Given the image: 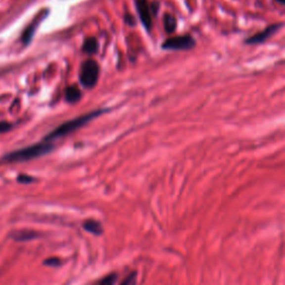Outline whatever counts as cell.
Masks as SVG:
<instances>
[{"instance_id":"6da1fadb","label":"cell","mask_w":285,"mask_h":285,"mask_svg":"<svg viewBox=\"0 0 285 285\" xmlns=\"http://www.w3.org/2000/svg\"><path fill=\"white\" fill-rule=\"evenodd\" d=\"M53 148V145L49 142H38V144L31 145L26 147V148L18 149L12 153H9L3 157L4 162H26V160L35 159L40 156H44L48 153H50Z\"/></svg>"},{"instance_id":"7a4b0ae2","label":"cell","mask_w":285,"mask_h":285,"mask_svg":"<svg viewBox=\"0 0 285 285\" xmlns=\"http://www.w3.org/2000/svg\"><path fill=\"white\" fill-rule=\"evenodd\" d=\"M101 113L102 110H95L93 111V113L83 115L80 116V117L71 119L69 122L61 124L59 127H57L55 131H52L50 134H48V135L45 137V142H50L52 140H56V138H60L62 136L68 135V134L77 131L78 128L84 126V125L87 124L88 122H91L94 118H96L97 116H99Z\"/></svg>"},{"instance_id":"3957f363","label":"cell","mask_w":285,"mask_h":285,"mask_svg":"<svg viewBox=\"0 0 285 285\" xmlns=\"http://www.w3.org/2000/svg\"><path fill=\"white\" fill-rule=\"evenodd\" d=\"M99 77V66L96 61L87 60L85 61L80 70V82L85 87L92 88L96 85Z\"/></svg>"},{"instance_id":"277c9868","label":"cell","mask_w":285,"mask_h":285,"mask_svg":"<svg viewBox=\"0 0 285 285\" xmlns=\"http://www.w3.org/2000/svg\"><path fill=\"white\" fill-rule=\"evenodd\" d=\"M195 46V40L189 35L176 36L169 38L163 44L164 49H175V50H186Z\"/></svg>"},{"instance_id":"5b68a950","label":"cell","mask_w":285,"mask_h":285,"mask_svg":"<svg viewBox=\"0 0 285 285\" xmlns=\"http://www.w3.org/2000/svg\"><path fill=\"white\" fill-rule=\"evenodd\" d=\"M137 10L140 12L141 20L147 30L151 28V9L147 0H137Z\"/></svg>"},{"instance_id":"8992f818","label":"cell","mask_w":285,"mask_h":285,"mask_svg":"<svg viewBox=\"0 0 285 285\" xmlns=\"http://www.w3.org/2000/svg\"><path fill=\"white\" fill-rule=\"evenodd\" d=\"M280 27L281 25H272L270 27H267L266 29L261 31V33L255 34L254 36H252L251 38H248L246 40V43L247 44H261L263 42H265V40H267V38H270L271 36L280 28Z\"/></svg>"},{"instance_id":"52a82bcc","label":"cell","mask_w":285,"mask_h":285,"mask_svg":"<svg viewBox=\"0 0 285 285\" xmlns=\"http://www.w3.org/2000/svg\"><path fill=\"white\" fill-rule=\"evenodd\" d=\"M45 16H46V13H45V15H43V12H42L37 18H36V19L33 22H31V24L28 27H27L26 30L24 31V34H22V37H21L22 43H24L25 45H28L30 43V40H31V38H33V36L35 34L36 28H37V26L39 25V22L42 21V19Z\"/></svg>"},{"instance_id":"ba28073f","label":"cell","mask_w":285,"mask_h":285,"mask_svg":"<svg viewBox=\"0 0 285 285\" xmlns=\"http://www.w3.org/2000/svg\"><path fill=\"white\" fill-rule=\"evenodd\" d=\"M12 238L16 239L17 242H26V240L34 239L36 238H38L39 234L35 231H18L15 232L12 235Z\"/></svg>"},{"instance_id":"9c48e42d","label":"cell","mask_w":285,"mask_h":285,"mask_svg":"<svg viewBox=\"0 0 285 285\" xmlns=\"http://www.w3.org/2000/svg\"><path fill=\"white\" fill-rule=\"evenodd\" d=\"M84 229L94 235H101L104 233V229H102L101 224L95 220H87L84 223Z\"/></svg>"},{"instance_id":"30bf717a","label":"cell","mask_w":285,"mask_h":285,"mask_svg":"<svg viewBox=\"0 0 285 285\" xmlns=\"http://www.w3.org/2000/svg\"><path fill=\"white\" fill-rule=\"evenodd\" d=\"M82 93L77 86H69L66 89V100L68 102H76L80 99Z\"/></svg>"},{"instance_id":"8fae6325","label":"cell","mask_w":285,"mask_h":285,"mask_svg":"<svg viewBox=\"0 0 285 285\" xmlns=\"http://www.w3.org/2000/svg\"><path fill=\"white\" fill-rule=\"evenodd\" d=\"M98 47H99V45H98L97 39L91 37L85 40L83 49H84V51L87 53H95L98 50Z\"/></svg>"},{"instance_id":"7c38bea8","label":"cell","mask_w":285,"mask_h":285,"mask_svg":"<svg viewBox=\"0 0 285 285\" xmlns=\"http://www.w3.org/2000/svg\"><path fill=\"white\" fill-rule=\"evenodd\" d=\"M164 26L167 33H173L176 29V19L171 13H167L164 17Z\"/></svg>"},{"instance_id":"4fadbf2b","label":"cell","mask_w":285,"mask_h":285,"mask_svg":"<svg viewBox=\"0 0 285 285\" xmlns=\"http://www.w3.org/2000/svg\"><path fill=\"white\" fill-rule=\"evenodd\" d=\"M116 281H117V274L110 273L108 275H106L104 279H101L97 285H115Z\"/></svg>"},{"instance_id":"5bb4252c","label":"cell","mask_w":285,"mask_h":285,"mask_svg":"<svg viewBox=\"0 0 285 285\" xmlns=\"http://www.w3.org/2000/svg\"><path fill=\"white\" fill-rule=\"evenodd\" d=\"M136 283H137V273L136 272H132V273L128 274L127 278L120 283V285H136Z\"/></svg>"},{"instance_id":"9a60e30c","label":"cell","mask_w":285,"mask_h":285,"mask_svg":"<svg viewBox=\"0 0 285 285\" xmlns=\"http://www.w3.org/2000/svg\"><path fill=\"white\" fill-rule=\"evenodd\" d=\"M17 181L19 183H22V184H29V183L34 182V177L28 176V175H25V174H22V175H19L17 178Z\"/></svg>"},{"instance_id":"2e32d148","label":"cell","mask_w":285,"mask_h":285,"mask_svg":"<svg viewBox=\"0 0 285 285\" xmlns=\"http://www.w3.org/2000/svg\"><path fill=\"white\" fill-rule=\"evenodd\" d=\"M45 264L46 265H49V266H58L60 264V261H59V258H57V257H51V258H47L46 261L44 262Z\"/></svg>"},{"instance_id":"e0dca14e","label":"cell","mask_w":285,"mask_h":285,"mask_svg":"<svg viewBox=\"0 0 285 285\" xmlns=\"http://www.w3.org/2000/svg\"><path fill=\"white\" fill-rule=\"evenodd\" d=\"M11 127H12L11 124H9L7 122H1V123H0V133H4V132L10 131Z\"/></svg>"},{"instance_id":"ac0fdd59","label":"cell","mask_w":285,"mask_h":285,"mask_svg":"<svg viewBox=\"0 0 285 285\" xmlns=\"http://www.w3.org/2000/svg\"><path fill=\"white\" fill-rule=\"evenodd\" d=\"M126 21H127V24H131V25H134V19H133V17L132 16H126Z\"/></svg>"},{"instance_id":"d6986e66","label":"cell","mask_w":285,"mask_h":285,"mask_svg":"<svg viewBox=\"0 0 285 285\" xmlns=\"http://www.w3.org/2000/svg\"><path fill=\"white\" fill-rule=\"evenodd\" d=\"M276 1H279L280 3H282V4H285V0H276Z\"/></svg>"}]
</instances>
